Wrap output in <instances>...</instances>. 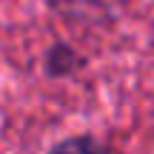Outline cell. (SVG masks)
Segmentation results:
<instances>
[{
  "mask_svg": "<svg viewBox=\"0 0 154 154\" xmlns=\"http://www.w3.org/2000/svg\"><path fill=\"white\" fill-rule=\"evenodd\" d=\"M83 63H86V57L77 49H72L66 40H57V43H51L49 51H46L43 69H46V74H49L51 80H66V77L80 72Z\"/></svg>",
  "mask_w": 154,
  "mask_h": 154,
  "instance_id": "cell-1",
  "label": "cell"
},
{
  "mask_svg": "<svg viewBox=\"0 0 154 154\" xmlns=\"http://www.w3.org/2000/svg\"><path fill=\"white\" fill-rule=\"evenodd\" d=\"M54 9L60 11H106V3H120V0H49Z\"/></svg>",
  "mask_w": 154,
  "mask_h": 154,
  "instance_id": "cell-3",
  "label": "cell"
},
{
  "mask_svg": "<svg viewBox=\"0 0 154 154\" xmlns=\"http://www.w3.org/2000/svg\"><path fill=\"white\" fill-rule=\"evenodd\" d=\"M46 154H114V151L100 140H94L91 134H72V137H63L54 146H49Z\"/></svg>",
  "mask_w": 154,
  "mask_h": 154,
  "instance_id": "cell-2",
  "label": "cell"
}]
</instances>
